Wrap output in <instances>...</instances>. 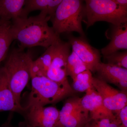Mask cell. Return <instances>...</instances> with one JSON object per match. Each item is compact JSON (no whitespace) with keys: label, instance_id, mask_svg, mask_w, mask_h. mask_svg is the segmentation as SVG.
<instances>
[{"label":"cell","instance_id":"cell-16","mask_svg":"<svg viewBox=\"0 0 127 127\" xmlns=\"http://www.w3.org/2000/svg\"><path fill=\"white\" fill-rule=\"evenodd\" d=\"M62 0H26L23 7V17H27L32 11L46 12L51 17Z\"/></svg>","mask_w":127,"mask_h":127},{"label":"cell","instance_id":"cell-4","mask_svg":"<svg viewBox=\"0 0 127 127\" xmlns=\"http://www.w3.org/2000/svg\"><path fill=\"white\" fill-rule=\"evenodd\" d=\"M83 0H62L51 17L52 28L58 35L75 32L83 36L82 22L84 14Z\"/></svg>","mask_w":127,"mask_h":127},{"label":"cell","instance_id":"cell-22","mask_svg":"<svg viewBox=\"0 0 127 127\" xmlns=\"http://www.w3.org/2000/svg\"><path fill=\"white\" fill-rule=\"evenodd\" d=\"M104 57L107 63L127 69V50L123 52H116Z\"/></svg>","mask_w":127,"mask_h":127},{"label":"cell","instance_id":"cell-26","mask_svg":"<svg viewBox=\"0 0 127 127\" xmlns=\"http://www.w3.org/2000/svg\"><path fill=\"white\" fill-rule=\"evenodd\" d=\"M1 20L0 19V24H1Z\"/></svg>","mask_w":127,"mask_h":127},{"label":"cell","instance_id":"cell-10","mask_svg":"<svg viewBox=\"0 0 127 127\" xmlns=\"http://www.w3.org/2000/svg\"><path fill=\"white\" fill-rule=\"evenodd\" d=\"M68 43L72 51L79 57L91 72H95L97 65L100 62V55L98 50L92 46L81 37L71 36Z\"/></svg>","mask_w":127,"mask_h":127},{"label":"cell","instance_id":"cell-14","mask_svg":"<svg viewBox=\"0 0 127 127\" xmlns=\"http://www.w3.org/2000/svg\"><path fill=\"white\" fill-rule=\"evenodd\" d=\"M111 41L101 50L103 56H106L121 50H127V23L113 25Z\"/></svg>","mask_w":127,"mask_h":127},{"label":"cell","instance_id":"cell-20","mask_svg":"<svg viewBox=\"0 0 127 127\" xmlns=\"http://www.w3.org/2000/svg\"><path fill=\"white\" fill-rule=\"evenodd\" d=\"M93 77L92 72L89 70L80 73L73 80L71 88L75 92H86L89 89L93 87L92 84Z\"/></svg>","mask_w":127,"mask_h":127},{"label":"cell","instance_id":"cell-24","mask_svg":"<svg viewBox=\"0 0 127 127\" xmlns=\"http://www.w3.org/2000/svg\"><path fill=\"white\" fill-rule=\"evenodd\" d=\"M123 8L127 10V0H114Z\"/></svg>","mask_w":127,"mask_h":127},{"label":"cell","instance_id":"cell-2","mask_svg":"<svg viewBox=\"0 0 127 127\" xmlns=\"http://www.w3.org/2000/svg\"><path fill=\"white\" fill-rule=\"evenodd\" d=\"M21 48L12 50L4 66L7 81L17 106L20 103L21 95L31 79V66L33 60L30 53Z\"/></svg>","mask_w":127,"mask_h":127},{"label":"cell","instance_id":"cell-8","mask_svg":"<svg viewBox=\"0 0 127 127\" xmlns=\"http://www.w3.org/2000/svg\"><path fill=\"white\" fill-rule=\"evenodd\" d=\"M93 86L102 99L106 108L117 115L120 109L127 106V94L113 88L108 83L93 77Z\"/></svg>","mask_w":127,"mask_h":127},{"label":"cell","instance_id":"cell-23","mask_svg":"<svg viewBox=\"0 0 127 127\" xmlns=\"http://www.w3.org/2000/svg\"><path fill=\"white\" fill-rule=\"evenodd\" d=\"M116 115L118 116L121 122V127H127V105L120 109Z\"/></svg>","mask_w":127,"mask_h":127},{"label":"cell","instance_id":"cell-3","mask_svg":"<svg viewBox=\"0 0 127 127\" xmlns=\"http://www.w3.org/2000/svg\"><path fill=\"white\" fill-rule=\"evenodd\" d=\"M32 90L29 95L27 109L33 105L45 106L58 102L75 92L70 85L58 83L46 76L31 73Z\"/></svg>","mask_w":127,"mask_h":127},{"label":"cell","instance_id":"cell-11","mask_svg":"<svg viewBox=\"0 0 127 127\" xmlns=\"http://www.w3.org/2000/svg\"><path fill=\"white\" fill-rule=\"evenodd\" d=\"M95 72L97 78L107 83L116 85L121 91L127 92V69L100 62L97 65Z\"/></svg>","mask_w":127,"mask_h":127},{"label":"cell","instance_id":"cell-21","mask_svg":"<svg viewBox=\"0 0 127 127\" xmlns=\"http://www.w3.org/2000/svg\"><path fill=\"white\" fill-rule=\"evenodd\" d=\"M121 123L118 116L114 117L102 118L91 119L84 127H121Z\"/></svg>","mask_w":127,"mask_h":127},{"label":"cell","instance_id":"cell-9","mask_svg":"<svg viewBox=\"0 0 127 127\" xmlns=\"http://www.w3.org/2000/svg\"><path fill=\"white\" fill-rule=\"evenodd\" d=\"M26 112L32 127H56L59 121V111L55 107L33 105Z\"/></svg>","mask_w":127,"mask_h":127},{"label":"cell","instance_id":"cell-5","mask_svg":"<svg viewBox=\"0 0 127 127\" xmlns=\"http://www.w3.org/2000/svg\"><path fill=\"white\" fill-rule=\"evenodd\" d=\"M84 14L87 18V28L96 22L106 21L113 25L127 23V10L114 0H83Z\"/></svg>","mask_w":127,"mask_h":127},{"label":"cell","instance_id":"cell-19","mask_svg":"<svg viewBox=\"0 0 127 127\" xmlns=\"http://www.w3.org/2000/svg\"><path fill=\"white\" fill-rule=\"evenodd\" d=\"M88 70V68L86 64L72 51L68 56L67 59V76L70 77L73 80L77 75L79 73Z\"/></svg>","mask_w":127,"mask_h":127},{"label":"cell","instance_id":"cell-15","mask_svg":"<svg viewBox=\"0 0 127 127\" xmlns=\"http://www.w3.org/2000/svg\"><path fill=\"white\" fill-rule=\"evenodd\" d=\"M26 0H0V19L8 21L23 17Z\"/></svg>","mask_w":127,"mask_h":127},{"label":"cell","instance_id":"cell-25","mask_svg":"<svg viewBox=\"0 0 127 127\" xmlns=\"http://www.w3.org/2000/svg\"><path fill=\"white\" fill-rule=\"evenodd\" d=\"M27 127H31V126H30V125H27Z\"/></svg>","mask_w":127,"mask_h":127},{"label":"cell","instance_id":"cell-27","mask_svg":"<svg viewBox=\"0 0 127 127\" xmlns=\"http://www.w3.org/2000/svg\"><path fill=\"white\" fill-rule=\"evenodd\" d=\"M56 127H60V126H57Z\"/></svg>","mask_w":127,"mask_h":127},{"label":"cell","instance_id":"cell-1","mask_svg":"<svg viewBox=\"0 0 127 127\" xmlns=\"http://www.w3.org/2000/svg\"><path fill=\"white\" fill-rule=\"evenodd\" d=\"M51 16L46 12L41 11L34 16L22 17L12 21V34L20 47L25 49L36 46L47 48L60 38L52 27L48 26Z\"/></svg>","mask_w":127,"mask_h":127},{"label":"cell","instance_id":"cell-12","mask_svg":"<svg viewBox=\"0 0 127 127\" xmlns=\"http://www.w3.org/2000/svg\"><path fill=\"white\" fill-rule=\"evenodd\" d=\"M86 93L82 97L81 104L89 112L90 119L116 117V115L105 107L101 96L94 87L89 89Z\"/></svg>","mask_w":127,"mask_h":127},{"label":"cell","instance_id":"cell-7","mask_svg":"<svg viewBox=\"0 0 127 127\" xmlns=\"http://www.w3.org/2000/svg\"><path fill=\"white\" fill-rule=\"evenodd\" d=\"M70 47L68 42L63 41L60 38L57 40L54 56L46 74L52 81L68 86L67 65Z\"/></svg>","mask_w":127,"mask_h":127},{"label":"cell","instance_id":"cell-17","mask_svg":"<svg viewBox=\"0 0 127 127\" xmlns=\"http://www.w3.org/2000/svg\"><path fill=\"white\" fill-rule=\"evenodd\" d=\"M57 40L46 48L45 52L41 56L35 61H32L31 66V73L38 76H46L47 73L51 64L55 54Z\"/></svg>","mask_w":127,"mask_h":127},{"label":"cell","instance_id":"cell-6","mask_svg":"<svg viewBox=\"0 0 127 127\" xmlns=\"http://www.w3.org/2000/svg\"><path fill=\"white\" fill-rule=\"evenodd\" d=\"M82 97H74L66 100L59 111L57 126L84 127L90 118L89 112L81 104ZM56 126V127H57Z\"/></svg>","mask_w":127,"mask_h":127},{"label":"cell","instance_id":"cell-18","mask_svg":"<svg viewBox=\"0 0 127 127\" xmlns=\"http://www.w3.org/2000/svg\"><path fill=\"white\" fill-rule=\"evenodd\" d=\"M11 21H1L0 24V63L6 58L14 40L12 34Z\"/></svg>","mask_w":127,"mask_h":127},{"label":"cell","instance_id":"cell-13","mask_svg":"<svg viewBox=\"0 0 127 127\" xmlns=\"http://www.w3.org/2000/svg\"><path fill=\"white\" fill-rule=\"evenodd\" d=\"M27 110L26 107H20L17 106L9 87L4 67H0V112L9 111L22 113Z\"/></svg>","mask_w":127,"mask_h":127}]
</instances>
